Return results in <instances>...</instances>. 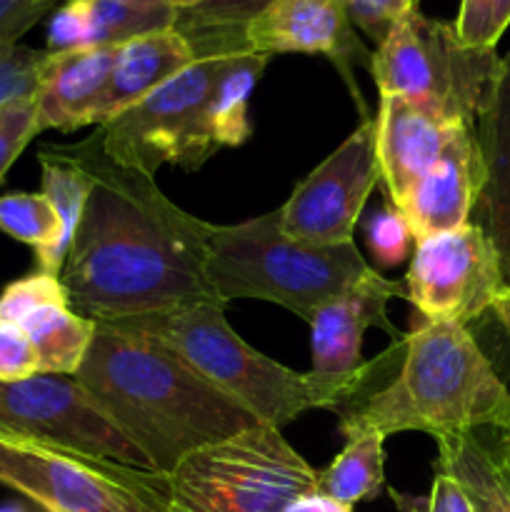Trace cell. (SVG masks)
Wrapping results in <instances>:
<instances>
[{
    "label": "cell",
    "mask_w": 510,
    "mask_h": 512,
    "mask_svg": "<svg viewBox=\"0 0 510 512\" xmlns=\"http://www.w3.org/2000/svg\"><path fill=\"white\" fill-rule=\"evenodd\" d=\"M118 48H73L48 53L35 93L38 130L73 133L95 125L100 98L110 80Z\"/></svg>",
    "instance_id": "ac0fdd59"
},
{
    "label": "cell",
    "mask_w": 510,
    "mask_h": 512,
    "mask_svg": "<svg viewBox=\"0 0 510 512\" xmlns=\"http://www.w3.org/2000/svg\"><path fill=\"white\" fill-rule=\"evenodd\" d=\"M353 28L370 38L378 48L390 30L408 13L418 10V0H340Z\"/></svg>",
    "instance_id": "f546056e"
},
{
    "label": "cell",
    "mask_w": 510,
    "mask_h": 512,
    "mask_svg": "<svg viewBox=\"0 0 510 512\" xmlns=\"http://www.w3.org/2000/svg\"><path fill=\"white\" fill-rule=\"evenodd\" d=\"M173 350L213 388L238 400L263 425L285 428L315 408L343 410L390 363V353L353 373H298L250 348L225 320V305L193 303L140 318L113 320Z\"/></svg>",
    "instance_id": "5b68a950"
},
{
    "label": "cell",
    "mask_w": 510,
    "mask_h": 512,
    "mask_svg": "<svg viewBox=\"0 0 510 512\" xmlns=\"http://www.w3.org/2000/svg\"><path fill=\"white\" fill-rule=\"evenodd\" d=\"M170 3H173L178 10H188V8H193L195 3H200V0H170Z\"/></svg>",
    "instance_id": "ab89813d"
},
{
    "label": "cell",
    "mask_w": 510,
    "mask_h": 512,
    "mask_svg": "<svg viewBox=\"0 0 510 512\" xmlns=\"http://www.w3.org/2000/svg\"><path fill=\"white\" fill-rule=\"evenodd\" d=\"M240 50L250 55H328L345 70L353 55H365L340 0H270L240 33Z\"/></svg>",
    "instance_id": "5bb4252c"
},
{
    "label": "cell",
    "mask_w": 510,
    "mask_h": 512,
    "mask_svg": "<svg viewBox=\"0 0 510 512\" xmlns=\"http://www.w3.org/2000/svg\"><path fill=\"white\" fill-rule=\"evenodd\" d=\"M0 230L18 243L30 245L38 270L60 275L68 255L63 220L43 193L0 195Z\"/></svg>",
    "instance_id": "7402d4cb"
},
{
    "label": "cell",
    "mask_w": 510,
    "mask_h": 512,
    "mask_svg": "<svg viewBox=\"0 0 510 512\" xmlns=\"http://www.w3.org/2000/svg\"><path fill=\"white\" fill-rule=\"evenodd\" d=\"M505 440H508V443H510V430H508V438H505Z\"/></svg>",
    "instance_id": "7bdbcfd3"
},
{
    "label": "cell",
    "mask_w": 510,
    "mask_h": 512,
    "mask_svg": "<svg viewBox=\"0 0 510 512\" xmlns=\"http://www.w3.org/2000/svg\"><path fill=\"white\" fill-rule=\"evenodd\" d=\"M40 373L38 353L20 325L0 323V383H18Z\"/></svg>",
    "instance_id": "4dcf8cb0"
},
{
    "label": "cell",
    "mask_w": 510,
    "mask_h": 512,
    "mask_svg": "<svg viewBox=\"0 0 510 512\" xmlns=\"http://www.w3.org/2000/svg\"><path fill=\"white\" fill-rule=\"evenodd\" d=\"M430 512H478L463 485L445 470L435 468L433 488H430Z\"/></svg>",
    "instance_id": "d6a6232c"
},
{
    "label": "cell",
    "mask_w": 510,
    "mask_h": 512,
    "mask_svg": "<svg viewBox=\"0 0 510 512\" xmlns=\"http://www.w3.org/2000/svg\"><path fill=\"white\" fill-rule=\"evenodd\" d=\"M438 465L453 475L473 500L478 512H510V493L505 490L493 453L475 438V433L438 438Z\"/></svg>",
    "instance_id": "d4e9b609"
},
{
    "label": "cell",
    "mask_w": 510,
    "mask_h": 512,
    "mask_svg": "<svg viewBox=\"0 0 510 512\" xmlns=\"http://www.w3.org/2000/svg\"><path fill=\"white\" fill-rule=\"evenodd\" d=\"M375 273L355 243L313 245L280 228V210L235 225L210 223L208 280L220 305L275 303L305 323Z\"/></svg>",
    "instance_id": "8992f818"
},
{
    "label": "cell",
    "mask_w": 510,
    "mask_h": 512,
    "mask_svg": "<svg viewBox=\"0 0 510 512\" xmlns=\"http://www.w3.org/2000/svg\"><path fill=\"white\" fill-rule=\"evenodd\" d=\"M58 3L43 0H0V50L18 45V40L50 15Z\"/></svg>",
    "instance_id": "1f68e13d"
},
{
    "label": "cell",
    "mask_w": 510,
    "mask_h": 512,
    "mask_svg": "<svg viewBox=\"0 0 510 512\" xmlns=\"http://www.w3.org/2000/svg\"><path fill=\"white\" fill-rule=\"evenodd\" d=\"M390 498H393L395 508L400 512H430V500L428 495H410L400 493V490H390Z\"/></svg>",
    "instance_id": "8d00e7d4"
},
{
    "label": "cell",
    "mask_w": 510,
    "mask_h": 512,
    "mask_svg": "<svg viewBox=\"0 0 510 512\" xmlns=\"http://www.w3.org/2000/svg\"><path fill=\"white\" fill-rule=\"evenodd\" d=\"M493 313H495V318H498V323L503 325V328L508 330V335H510V285L503 290V295L495 300Z\"/></svg>",
    "instance_id": "f35d334b"
},
{
    "label": "cell",
    "mask_w": 510,
    "mask_h": 512,
    "mask_svg": "<svg viewBox=\"0 0 510 512\" xmlns=\"http://www.w3.org/2000/svg\"><path fill=\"white\" fill-rule=\"evenodd\" d=\"M195 50L180 30H155L120 45L100 98L95 125H105L195 63Z\"/></svg>",
    "instance_id": "ffe728a7"
},
{
    "label": "cell",
    "mask_w": 510,
    "mask_h": 512,
    "mask_svg": "<svg viewBox=\"0 0 510 512\" xmlns=\"http://www.w3.org/2000/svg\"><path fill=\"white\" fill-rule=\"evenodd\" d=\"M35 135H40L35 98L15 100L0 108V183Z\"/></svg>",
    "instance_id": "f1b7e54d"
},
{
    "label": "cell",
    "mask_w": 510,
    "mask_h": 512,
    "mask_svg": "<svg viewBox=\"0 0 510 512\" xmlns=\"http://www.w3.org/2000/svg\"><path fill=\"white\" fill-rule=\"evenodd\" d=\"M0 433L150 470L143 453L70 375L38 373L0 383Z\"/></svg>",
    "instance_id": "8fae6325"
},
{
    "label": "cell",
    "mask_w": 510,
    "mask_h": 512,
    "mask_svg": "<svg viewBox=\"0 0 510 512\" xmlns=\"http://www.w3.org/2000/svg\"><path fill=\"white\" fill-rule=\"evenodd\" d=\"M380 183L375 120H363L340 148L300 180L280 210L285 235L313 245L353 243L355 225Z\"/></svg>",
    "instance_id": "7c38bea8"
},
{
    "label": "cell",
    "mask_w": 510,
    "mask_h": 512,
    "mask_svg": "<svg viewBox=\"0 0 510 512\" xmlns=\"http://www.w3.org/2000/svg\"><path fill=\"white\" fill-rule=\"evenodd\" d=\"M368 68L380 95H403L475 128L493 103L503 58L495 48L465 45L453 23L413 10L375 48Z\"/></svg>",
    "instance_id": "52a82bcc"
},
{
    "label": "cell",
    "mask_w": 510,
    "mask_h": 512,
    "mask_svg": "<svg viewBox=\"0 0 510 512\" xmlns=\"http://www.w3.org/2000/svg\"><path fill=\"white\" fill-rule=\"evenodd\" d=\"M318 473L273 425L185 455L168 475L170 512H285Z\"/></svg>",
    "instance_id": "ba28073f"
},
{
    "label": "cell",
    "mask_w": 510,
    "mask_h": 512,
    "mask_svg": "<svg viewBox=\"0 0 510 512\" xmlns=\"http://www.w3.org/2000/svg\"><path fill=\"white\" fill-rule=\"evenodd\" d=\"M0 512H23V510H13V508H5V510H0Z\"/></svg>",
    "instance_id": "60d3db41"
},
{
    "label": "cell",
    "mask_w": 510,
    "mask_h": 512,
    "mask_svg": "<svg viewBox=\"0 0 510 512\" xmlns=\"http://www.w3.org/2000/svg\"><path fill=\"white\" fill-rule=\"evenodd\" d=\"M510 25V0H488L480 18L478 33H475V48H495L500 35Z\"/></svg>",
    "instance_id": "836d02e7"
},
{
    "label": "cell",
    "mask_w": 510,
    "mask_h": 512,
    "mask_svg": "<svg viewBox=\"0 0 510 512\" xmlns=\"http://www.w3.org/2000/svg\"><path fill=\"white\" fill-rule=\"evenodd\" d=\"M43 3H58V0H43Z\"/></svg>",
    "instance_id": "b9f144b4"
},
{
    "label": "cell",
    "mask_w": 510,
    "mask_h": 512,
    "mask_svg": "<svg viewBox=\"0 0 510 512\" xmlns=\"http://www.w3.org/2000/svg\"><path fill=\"white\" fill-rule=\"evenodd\" d=\"M493 460H495V470H498L505 490L510 493V443L508 440H503V445H500L498 453H493Z\"/></svg>",
    "instance_id": "74e56055"
},
{
    "label": "cell",
    "mask_w": 510,
    "mask_h": 512,
    "mask_svg": "<svg viewBox=\"0 0 510 512\" xmlns=\"http://www.w3.org/2000/svg\"><path fill=\"white\" fill-rule=\"evenodd\" d=\"M265 55H208L98 125L103 148L118 163L155 175L163 165L198 170L218 150L250 138L248 100L268 68Z\"/></svg>",
    "instance_id": "277c9868"
},
{
    "label": "cell",
    "mask_w": 510,
    "mask_h": 512,
    "mask_svg": "<svg viewBox=\"0 0 510 512\" xmlns=\"http://www.w3.org/2000/svg\"><path fill=\"white\" fill-rule=\"evenodd\" d=\"M365 240H368L370 255L380 268H395L410 255L415 235L398 205L385 200L365 223Z\"/></svg>",
    "instance_id": "4316f807"
},
{
    "label": "cell",
    "mask_w": 510,
    "mask_h": 512,
    "mask_svg": "<svg viewBox=\"0 0 510 512\" xmlns=\"http://www.w3.org/2000/svg\"><path fill=\"white\" fill-rule=\"evenodd\" d=\"M48 305H70L68 290H65L60 275L35 270L25 278L13 280L0 293V323L20 325L35 310Z\"/></svg>",
    "instance_id": "484cf974"
},
{
    "label": "cell",
    "mask_w": 510,
    "mask_h": 512,
    "mask_svg": "<svg viewBox=\"0 0 510 512\" xmlns=\"http://www.w3.org/2000/svg\"><path fill=\"white\" fill-rule=\"evenodd\" d=\"M48 50L10 45L0 50V108L23 98H35Z\"/></svg>",
    "instance_id": "83f0119b"
},
{
    "label": "cell",
    "mask_w": 510,
    "mask_h": 512,
    "mask_svg": "<svg viewBox=\"0 0 510 512\" xmlns=\"http://www.w3.org/2000/svg\"><path fill=\"white\" fill-rule=\"evenodd\" d=\"M385 438L355 435L335 455L333 463L318 473L315 493L328 495L338 503L355 508L365 500H375L385 488Z\"/></svg>",
    "instance_id": "603a6c76"
},
{
    "label": "cell",
    "mask_w": 510,
    "mask_h": 512,
    "mask_svg": "<svg viewBox=\"0 0 510 512\" xmlns=\"http://www.w3.org/2000/svg\"><path fill=\"white\" fill-rule=\"evenodd\" d=\"M418 3H420V0H418Z\"/></svg>",
    "instance_id": "ee69618b"
},
{
    "label": "cell",
    "mask_w": 510,
    "mask_h": 512,
    "mask_svg": "<svg viewBox=\"0 0 510 512\" xmlns=\"http://www.w3.org/2000/svg\"><path fill=\"white\" fill-rule=\"evenodd\" d=\"M75 380L160 475L193 450L260 425L173 350L118 323H95Z\"/></svg>",
    "instance_id": "7a4b0ae2"
},
{
    "label": "cell",
    "mask_w": 510,
    "mask_h": 512,
    "mask_svg": "<svg viewBox=\"0 0 510 512\" xmlns=\"http://www.w3.org/2000/svg\"><path fill=\"white\" fill-rule=\"evenodd\" d=\"M403 288L423 320L468 325L493 310L508 283L493 240L470 220L415 240Z\"/></svg>",
    "instance_id": "30bf717a"
},
{
    "label": "cell",
    "mask_w": 510,
    "mask_h": 512,
    "mask_svg": "<svg viewBox=\"0 0 510 512\" xmlns=\"http://www.w3.org/2000/svg\"><path fill=\"white\" fill-rule=\"evenodd\" d=\"M38 353L40 373L70 375L83 365L95 335V320L75 313L70 305H48L20 323Z\"/></svg>",
    "instance_id": "44dd1931"
},
{
    "label": "cell",
    "mask_w": 510,
    "mask_h": 512,
    "mask_svg": "<svg viewBox=\"0 0 510 512\" xmlns=\"http://www.w3.org/2000/svg\"><path fill=\"white\" fill-rule=\"evenodd\" d=\"M488 0H460L458 18H455V33L463 40L465 45H473L475 33H478L480 18H483V10ZM475 48V45H473Z\"/></svg>",
    "instance_id": "e575fe53"
},
{
    "label": "cell",
    "mask_w": 510,
    "mask_h": 512,
    "mask_svg": "<svg viewBox=\"0 0 510 512\" xmlns=\"http://www.w3.org/2000/svg\"><path fill=\"white\" fill-rule=\"evenodd\" d=\"M270 0H200L180 10L175 30L193 45L195 58L233 55L240 50V33Z\"/></svg>",
    "instance_id": "cb8c5ba5"
},
{
    "label": "cell",
    "mask_w": 510,
    "mask_h": 512,
    "mask_svg": "<svg viewBox=\"0 0 510 512\" xmlns=\"http://www.w3.org/2000/svg\"><path fill=\"white\" fill-rule=\"evenodd\" d=\"M403 363L385 388L340 410V433L355 435L428 433L438 438L510 430V390L470 330L458 323L423 320L400 343Z\"/></svg>",
    "instance_id": "3957f363"
},
{
    "label": "cell",
    "mask_w": 510,
    "mask_h": 512,
    "mask_svg": "<svg viewBox=\"0 0 510 512\" xmlns=\"http://www.w3.org/2000/svg\"><path fill=\"white\" fill-rule=\"evenodd\" d=\"M485 165V183L475 203V225L485 230L498 250L505 283L510 285V50L503 58L493 103L475 123Z\"/></svg>",
    "instance_id": "d6986e66"
},
{
    "label": "cell",
    "mask_w": 510,
    "mask_h": 512,
    "mask_svg": "<svg viewBox=\"0 0 510 512\" xmlns=\"http://www.w3.org/2000/svg\"><path fill=\"white\" fill-rule=\"evenodd\" d=\"M483 183L485 165L475 128L455 123L435 163L410 185L398 203L415 240L468 225Z\"/></svg>",
    "instance_id": "4fadbf2b"
},
{
    "label": "cell",
    "mask_w": 510,
    "mask_h": 512,
    "mask_svg": "<svg viewBox=\"0 0 510 512\" xmlns=\"http://www.w3.org/2000/svg\"><path fill=\"white\" fill-rule=\"evenodd\" d=\"M170 0H65L48 25V53L73 48H120L140 35L175 28Z\"/></svg>",
    "instance_id": "e0dca14e"
},
{
    "label": "cell",
    "mask_w": 510,
    "mask_h": 512,
    "mask_svg": "<svg viewBox=\"0 0 510 512\" xmlns=\"http://www.w3.org/2000/svg\"><path fill=\"white\" fill-rule=\"evenodd\" d=\"M285 512H353V508L313 490V493H305L300 495V498H295L293 503L285 508Z\"/></svg>",
    "instance_id": "d590c367"
},
{
    "label": "cell",
    "mask_w": 510,
    "mask_h": 512,
    "mask_svg": "<svg viewBox=\"0 0 510 512\" xmlns=\"http://www.w3.org/2000/svg\"><path fill=\"white\" fill-rule=\"evenodd\" d=\"M390 298H405L403 283L383 278L375 270L368 280L323 305L308 323L315 373L343 375L358 370L368 328H380L393 340H403L405 335L388 320Z\"/></svg>",
    "instance_id": "9a60e30c"
},
{
    "label": "cell",
    "mask_w": 510,
    "mask_h": 512,
    "mask_svg": "<svg viewBox=\"0 0 510 512\" xmlns=\"http://www.w3.org/2000/svg\"><path fill=\"white\" fill-rule=\"evenodd\" d=\"M455 123L403 95H380L375 118L380 183L390 203L398 205L410 185L435 163Z\"/></svg>",
    "instance_id": "2e32d148"
},
{
    "label": "cell",
    "mask_w": 510,
    "mask_h": 512,
    "mask_svg": "<svg viewBox=\"0 0 510 512\" xmlns=\"http://www.w3.org/2000/svg\"><path fill=\"white\" fill-rule=\"evenodd\" d=\"M0 485L45 512H170L168 475L3 433Z\"/></svg>",
    "instance_id": "9c48e42d"
},
{
    "label": "cell",
    "mask_w": 510,
    "mask_h": 512,
    "mask_svg": "<svg viewBox=\"0 0 510 512\" xmlns=\"http://www.w3.org/2000/svg\"><path fill=\"white\" fill-rule=\"evenodd\" d=\"M50 148L90 178L60 270L75 313L113 323L180 305L218 303L208 280L210 223L175 205L155 175L110 158L98 128L80 143Z\"/></svg>",
    "instance_id": "6da1fadb"
}]
</instances>
